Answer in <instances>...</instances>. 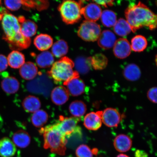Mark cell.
<instances>
[{
  "label": "cell",
  "mask_w": 157,
  "mask_h": 157,
  "mask_svg": "<svg viewBox=\"0 0 157 157\" xmlns=\"http://www.w3.org/2000/svg\"><path fill=\"white\" fill-rule=\"evenodd\" d=\"M48 119V115L46 112L39 109L33 114L31 121L35 127L40 128L46 124Z\"/></svg>",
  "instance_id": "cell-28"
},
{
  "label": "cell",
  "mask_w": 157,
  "mask_h": 157,
  "mask_svg": "<svg viewBox=\"0 0 157 157\" xmlns=\"http://www.w3.org/2000/svg\"><path fill=\"white\" fill-rule=\"evenodd\" d=\"M54 60L53 55L48 51L42 52L38 55L36 59L37 66L41 68H46L52 66Z\"/></svg>",
  "instance_id": "cell-23"
},
{
  "label": "cell",
  "mask_w": 157,
  "mask_h": 157,
  "mask_svg": "<svg viewBox=\"0 0 157 157\" xmlns=\"http://www.w3.org/2000/svg\"><path fill=\"white\" fill-rule=\"evenodd\" d=\"M113 145L117 151L126 152L130 150L132 146V141L127 135L120 134L116 137L114 140Z\"/></svg>",
  "instance_id": "cell-17"
},
{
  "label": "cell",
  "mask_w": 157,
  "mask_h": 157,
  "mask_svg": "<svg viewBox=\"0 0 157 157\" xmlns=\"http://www.w3.org/2000/svg\"><path fill=\"white\" fill-rule=\"evenodd\" d=\"M13 142L15 146L20 148H24L28 147L31 142V137L29 133L24 130L17 131L13 135Z\"/></svg>",
  "instance_id": "cell-19"
},
{
  "label": "cell",
  "mask_w": 157,
  "mask_h": 157,
  "mask_svg": "<svg viewBox=\"0 0 157 157\" xmlns=\"http://www.w3.org/2000/svg\"><path fill=\"white\" fill-rule=\"evenodd\" d=\"M125 16L133 33L144 27L150 29L156 28V15L140 2L129 5L125 11Z\"/></svg>",
  "instance_id": "cell-1"
},
{
  "label": "cell",
  "mask_w": 157,
  "mask_h": 157,
  "mask_svg": "<svg viewBox=\"0 0 157 157\" xmlns=\"http://www.w3.org/2000/svg\"><path fill=\"white\" fill-rule=\"evenodd\" d=\"M135 157H148L147 153L142 150H137L135 152Z\"/></svg>",
  "instance_id": "cell-39"
},
{
  "label": "cell",
  "mask_w": 157,
  "mask_h": 157,
  "mask_svg": "<svg viewBox=\"0 0 157 157\" xmlns=\"http://www.w3.org/2000/svg\"><path fill=\"white\" fill-rule=\"evenodd\" d=\"M69 109L73 117L80 118L85 114L87 111V106L83 101H75L70 104Z\"/></svg>",
  "instance_id": "cell-26"
},
{
  "label": "cell",
  "mask_w": 157,
  "mask_h": 157,
  "mask_svg": "<svg viewBox=\"0 0 157 157\" xmlns=\"http://www.w3.org/2000/svg\"><path fill=\"white\" fill-rule=\"evenodd\" d=\"M123 75L125 78L129 81H136L140 77L141 71L136 65L129 64L125 67L123 71Z\"/></svg>",
  "instance_id": "cell-25"
},
{
  "label": "cell",
  "mask_w": 157,
  "mask_h": 157,
  "mask_svg": "<svg viewBox=\"0 0 157 157\" xmlns=\"http://www.w3.org/2000/svg\"><path fill=\"white\" fill-rule=\"evenodd\" d=\"M74 64L76 71L78 74L87 73L90 70V64L91 65V58L86 59L82 57H78L76 59Z\"/></svg>",
  "instance_id": "cell-33"
},
{
  "label": "cell",
  "mask_w": 157,
  "mask_h": 157,
  "mask_svg": "<svg viewBox=\"0 0 157 157\" xmlns=\"http://www.w3.org/2000/svg\"><path fill=\"white\" fill-rule=\"evenodd\" d=\"M102 11L101 7L95 3L88 4L82 8V15L86 20L95 22L101 17Z\"/></svg>",
  "instance_id": "cell-10"
},
{
  "label": "cell",
  "mask_w": 157,
  "mask_h": 157,
  "mask_svg": "<svg viewBox=\"0 0 157 157\" xmlns=\"http://www.w3.org/2000/svg\"><path fill=\"white\" fill-rule=\"evenodd\" d=\"M108 60L106 57L102 54H98L91 58V65L95 70H102L106 67Z\"/></svg>",
  "instance_id": "cell-31"
},
{
  "label": "cell",
  "mask_w": 157,
  "mask_h": 157,
  "mask_svg": "<svg viewBox=\"0 0 157 157\" xmlns=\"http://www.w3.org/2000/svg\"><path fill=\"white\" fill-rule=\"evenodd\" d=\"M98 39L99 46L105 49L112 48L117 41L115 34L111 31L109 30L103 31Z\"/></svg>",
  "instance_id": "cell-15"
},
{
  "label": "cell",
  "mask_w": 157,
  "mask_h": 157,
  "mask_svg": "<svg viewBox=\"0 0 157 157\" xmlns=\"http://www.w3.org/2000/svg\"><path fill=\"white\" fill-rule=\"evenodd\" d=\"M147 41L145 37L141 35H136L131 40V50L136 52H140L146 49Z\"/></svg>",
  "instance_id": "cell-30"
},
{
  "label": "cell",
  "mask_w": 157,
  "mask_h": 157,
  "mask_svg": "<svg viewBox=\"0 0 157 157\" xmlns=\"http://www.w3.org/2000/svg\"><path fill=\"white\" fill-rule=\"evenodd\" d=\"M101 117L102 122L109 127H117L121 120L119 112L112 108H107L102 111Z\"/></svg>",
  "instance_id": "cell-8"
},
{
  "label": "cell",
  "mask_w": 157,
  "mask_h": 157,
  "mask_svg": "<svg viewBox=\"0 0 157 157\" xmlns=\"http://www.w3.org/2000/svg\"><path fill=\"white\" fill-rule=\"evenodd\" d=\"M4 4L6 7L10 10H17L24 5V1H5Z\"/></svg>",
  "instance_id": "cell-35"
},
{
  "label": "cell",
  "mask_w": 157,
  "mask_h": 157,
  "mask_svg": "<svg viewBox=\"0 0 157 157\" xmlns=\"http://www.w3.org/2000/svg\"><path fill=\"white\" fill-rule=\"evenodd\" d=\"M157 88L154 87L150 88L147 92V97L153 103H157Z\"/></svg>",
  "instance_id": "cell-36"
},
{
  "label": "cell",
  "mask_w": 157,
  "mask_h": 157,
  "mask_svg": "<svg viewBox=\"0 0 157 157\" xmlns=\"http://www.w3.org/2000/svg\"><path fill=\"white\" fill-rule=\"evenodd\" d=\"M97 148L91 149L87 145L82 144L78 146L76 150L77 157H93L94 155L98 154Z\"/></svg>",
  "instance_id": "cell-34"
},
{
  "label": "cell",
  "mask_w": 157,
  "mask_h": 157,
  "mask_svg": "<svg viewBox=\"0 0 157 157\" xmlns=\"http://www.w3.org/2000/svg\"><path fill=\"white\" fill-rule=\"evenodd\" d=\"M79 118L74 117H59V121L56 124L59 130L65 137H70L75 133H81V129L78 126Z\"/></svg>",
  "instance_id": "cell-7"
},
{
  "label": "cell",
  "mask_w": 157,
  "mask_h": 157,
  "mask_svg": "<svg viewBox=\"0 0 157 157\" xmlns=\"http://www.w3.org/2000/svg\"><path fill=\"white\" fill-rule=\"evenodd\" d=\"M1 86L2 89L6 93L14 94L18 91L20 83L16 78L13 76H7L2 80Z\"/></svg>",
  "instance_id": "cell-21"
},
{
  "label": "cell",
  "mask_w": 157,
  "mask_h": 157,
  "mask_svg": "<svg viewBox=\"0 0 157 157\" xmlns=\"http://www.w3.org/2000/svg\"><path fill=\"white\" fill-rule=\"evenodd\" d=\"M102 111L90 113L85 116L84 119V125L88 130L96 131L102 125Z\"/></svg>",
  "instance_id": "cell-9"
},
{
  "label": "cell",
  "mask_w": 157,
  "mask_h": 157,
  "mask_svg": "<svg viewBox=\"0 0 157 157\" xmlns=\"http://www.w3.org/2000/svg\"><path fill=\"white\" fill-rule=\"evenodd\" d=\"M21 25V34L25 38L30 39L36 34L37 25L36 23L29 20H25L24 17L18 18Z\"/></svg>",
  "instance_id": "cell-14"
},
{
  "label": "cell",
  "mask_w": 157,
  "mask_h": 157,
  "mask_svg": "<svg viewBox=\"0 0 157 157\" xmlns=\"http://www.w3.org/2000/svg\"><path fill=\"white\" fill-rule=\"evenodd\" d=\"M66 157H74L72 156H68Z\"/></svg>",
  "instance_id": "cell-41"
},
{
  "label": "cell",
  "mask_w": 157,
  "mask_h": 157,
  "mask_svg": "<svg viewBox=\"0 0 157 157\" xmlns=\"http://www.w3.org/2000/svg\"><path fill=\"white\" fill-rule=\"evenodd\" d=\"M94 2L97 4L101 5L103 6L107 7L108 6H111L113 5L114 1H94Z\"/></svg>",
  "instance_id": "cell-38"
},
{
  "label": "cell",
  "mask_w": 157,
  "mask_h": 157,
  "mask_svg": "<svg viewBox=\"0 0 157 157\" xmlns=\"http://www.w3.org/2000/svg\"><path fill=\"white\" fill-rule=\"evenodd\" d=\"M44 138V148L52 153L63 156L66 154L67 140L59 130L56 124L41 128L39 131Z\"/></svg>",
  "instance_id": "cell-3"
},
{
  "label": "cell",
  "mask_w": 157,
  "mask_h": 157,
  "mask_svg": "<svg viewBox=\"0 0 157 157\" xmlns=\"http://www.w3.org/2000/svg\"><path fill=\"white\" fill-rule=\"evenodd\" d=\"M101 17L103 25L108 27L114 26L117 21L115 13L109 10H105L102 12Z\"/></svg>",
  "instance_id": "cell-32"
},
{
  "label": "cell",
  "mask_w": 157,
  "mask_h": 157,
  "mask_svg": "<svg viewBox=\"0 0 157 157\" xmlns=\"http://www.w3.org/2000/svg\"><path fill=\"white\" fill-rule=\"evenodd\" d=\"M8 66L7 59L4 55L0 54V72L6 70Z\"/></svg>",
  "instance_id": "cell-37"
},
{
  "label": "cell",
  "mask_w": 157,
  "mask_h": 157,
  "mask_svg": "<svg viewBox=\"0 0 157 157\" xmlns=\"http://www.w3.org/2000/svg\"><path fill=\"white\" fill-rule=\"evenodd\" d=\"M114 31L119 36H124L129 34L132 31V29L126 20L121 18L117 21L114 26Z\"/></svg>",
  "instance_id": "cell-29"
},
{
  "label": "cell",
  "mask_w": 157,
  "mask_h": 157,
  "mask_svg": "<svg viewBox=\"0 0 157 157\" xmlns=\"http://www.w3.org/2000/svg\"><path fill=\"white\" fill-rule=\"evenodd\" d=\"M82 2L71 0L64 1L59 7L63 20L67 24L77 22L81 18Z\"/></svg>",
  "instance_id": "cell-5"
},
{
  "label": "cell",
  "mask_w": 157,
  "mask_h": 157,
  "mask_svg": "<svg viewBox=\"0 0 157 157\" xmlns=\"http://www.w3.org/2000/svg\"><path fill=\"white\" fill-rule=\"evenodd\" d=\"M101 33L99 25L94 21H84L78 28V36L84 41L94 42L99 38Z\"/></svg>",
  "instance_id": "cell-6"
},
{
  "label": "cell",
  "mask_w": 157,
  "mask_h": 157,
  "mask_svg": "<svg viewBox=\"0 0 157 157\" xmlns=\"http://www.w3.org/2000/svg\"><path fill=\"white\" fill-rule=\"evenodd\" d=\"M51 99L55 105H64L68 101L69 94L66 88L63 86H59L54 88L51 93Z\"/></svg>",
  "instance_id": "cell-13"
},
{
  "label": "cell",
  "mask_w": 157,
  "mask_h": 157,
  "mask_svg": "<svg viewBox=\"0 0 157 157\" xmlns=\"http://www.w3.org/2000/svg\"><path fill=\"white\" fill-rule=\"evenodd\" d=\"M16 151V147L10 139L5 137L0 140V156L2 157H12Z\"/></svg>",
  "instance_id": "cell-16"
},
{
  "label": "cell",
  "mask_w": 157,
  "mask_h": 157,
  "mask_svg": "<svg viewBox=\"0 0 157 157\" xmlns=\"http://www.w3.org/2000/svg\"><path fill=\"white\" fill-rule=\"evenodd\" d=\"M22 106L27 113H34L40 109L41 106L40 100L35 96L29 95L25 97L22 102Z\"/></svg>",
  "instance_id": "cell-22"
},
{
  "label": "cell",
  "mask_w": 157,
  "mask_h": 157,
  "mask_svg": "<svg viewBox=\"0 0 157 157\" xmlns=\"http://www.w3.org/2000/svg\"><path fill=\"white\" fill-rule=\"evenodd\" d=\"M68 47L67 43L63 40H59L53 44L52 53L57 58H62L67 53Z\"/></svg>",
  "instance_id": "cell-27"
},
{
  "label": "cell",
  "mask_w": 157,
  "mask_h": 157,
  "mask_svg": "<svg viewBox=\"0 0 157 157\" xmlns=\"http://www.w3.org/2000/svg\"><path fill=\"white\" fill-rule=\"evenodd\" d=\"M117 157H129L127 155L124 154H120L117 155Z\"/></svg>",
  "instance_id": "cell-40"
},
{
  "label": "cell",
  "mask_w": 157,
  "mask_h": 157,
  "mask_svg": "<svg viewBox=\"0 0 157 157\" xmlns=\"http://www.w3.org/2000/svg\"><path fill=\"white\" fill-rule=\"evenodd\" d=\"M7 59L9 65L14 69L20 68L25 63L24 55L18 51L12 52Z\"/></svg>",
  "instance_id": "cell-24"
},
{
  "label": "cell",
  "mask_w": 157,
  "mask_h": 157,
  "mask_svg": "<svg viewBox=\"0 0 157 157\" xmlns=\"http://www.w3.org/2000/svg\"><path fill=\"white\" fill-rule=\"evenodd\" d=\"M113 47L114 54L117 58L124 59L127 57L131 54V46L126 39H119Z\"/></svg>",
  "instance_id": "cell-12"
},
{
  "label": "cell",
  "mask_w": 157,
  "mask_h": 157,
  "mask_svg": "<svg viewBox=\"0 0 157 157\" xmlns=\"http://www.w3.org/2000/svg\"><path fill=\"white\" fill-rule=\"evenodd\" d=\"M34 44L38 50L44 52L52 48L53 44V40L50 35L40 34L35 37Z\"/></svg>",
  "instance_id": "cell-20"
},
{
  "label": "cell",
  "mask_w": 157,
  "mask_h": 157,
  "mask_svg": "<svg viewBox=\"0 0 157 157\" xmlns=\"http://www.w3.org/2000/svg\"><path fill=\"white\" fill-rule=\"evenodd\" d=\"M74 62L67 57H63L54 62L48 75L55 83L63 84L72 78L79 77V74L74 70Z\"/></svg>",
  "instance_id": "cell-4"
},
{
  "label": "cell",
  "mask_w": 157,
  "mask_h": 157,
  "mask_svg": "<svg viewBox=\"0 0 157 157\" xmlns=\"http://www.w3.org/2000/svg\"><path fill=\"white\" fill-rule=\"evenodd\" d=\"M19 73L24 79L32 80L36 78L38 74V68L33 62H25L20 68Z\"/></svg>",
  "instance_id": "cell-18"
},
{
  "label": "cell",
  "mask_w": 157,
  "mask_h": 157,
  "mask_svg": "<svg viewBox=\"0 0 157 157\" xmlns=\"http://www.w3.org/2000/svg\"><path fill=\"white\" fill-rule=\"evenodd\" d=\"M63 84L66 86L69 94L74 97L81 95L85 91V84L79 77L72 78Z\"/></svg>",
  "instance_id": "cell-11"
},
{
  "label": "cell",
  "mask_w": 157,
  "mask_h": 157,
  "mask_svg": "<svg viewBox=\"0 0 157 157\" xmlns=\"http://www.w3.org/2000/svg\"><path fill=\"white\" fill-rule=\"evenodd\" d=\"M5 36L4 39L12 46L17 49H25L30 44V39L25 38L21 34V25L18 18L8 13H0Z\"/></svg>",
  "instance_id": "cell-2"
}]
</instances>
